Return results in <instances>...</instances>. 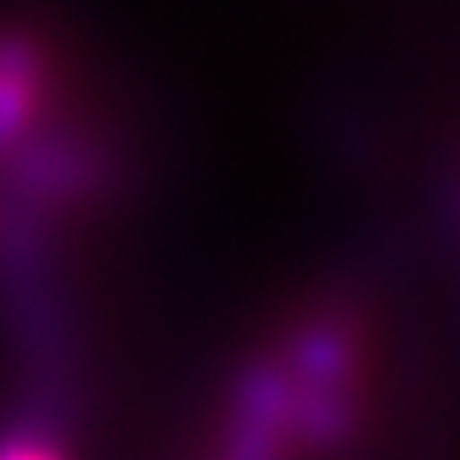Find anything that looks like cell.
<instances>
[{"label": "cell", "instance_id": "1", "mask_svg": "<svg viewBox=\"0 0 460 460\" xmlns=\"http://www.w3.org/2000/svg\"><path fill=\"white\" fill-rule=\"evenodd\" d=\"M37 80H40V69L26 44H0V146L33 112Z\"/></svg>", "mask_w": 460, "mask_h": 460}, {"label": "cell", "instance_id": "2", "mask_svg": "<svg viewBox=\"0 0 460 460\" xmlns=\"http://www.w3.org/2000/svg\"><path fill=\"white\" fill-rule=\"evenodd\" d=\"M0 460H58L48 446H30V442H22V446H8V449H0Z\"/></svg>", "mask_w": 460, "mask_h": 460}]
</instances>
